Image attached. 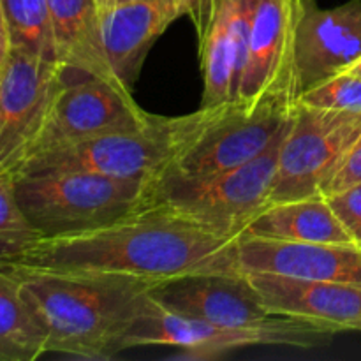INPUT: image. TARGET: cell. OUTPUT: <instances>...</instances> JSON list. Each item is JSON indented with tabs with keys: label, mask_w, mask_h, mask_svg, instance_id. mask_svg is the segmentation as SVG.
Instances as JSON below:
<instances>
[{
	"label": "cell",
	"mask_w": 361,
	"mask_h": 361,
	"mask_svg": "<svg viewBox=\"0 0 361 361\" xmlns=\"http://www.w3.org/2000/svg\"><path fill=\"white\" fill-rule=\"evenodd\" d=\"M150 295L175 312L219 326L254 328L275 317L243 271L183 275L152 286Z\"/></svg>",
	"instance_id": "cell-12"
},
{
	"label": "cell",
	"mask_w": 361,
	"mask_h": 361,
	"mask_svg": "<svg viewBox=\"0 0 361 361\" xmlns=\"http://www.w3.org/2000/svg\"><path fill=\"white\" fill-rule=\"evenodd\" d=\"M39 236L18 203L14 175L0 173V264L20 256Z\"/></svg>",
	"instance_id": "cell-22"
},
{
	"label": "cell",
	"mask_w": 361,
	"mask_h": 361,
	"mask_svg": "<svg viewBox=\"0 0 361 361\" xmlns=\"http://www.w3.org/2000/svg\"><path fill=\"white\" fill-rule=\"evenodd\" d=\"M69 76L60 62L11 49L0 73V173L18 171Z\"/></svg>",
	"instance_id": "cell-11"
},
{
	"label": "cell",
	"mask_w": 361,
	"mask_h": 361,
	"mask_svg": "<svg viewBox=\"0 0 361 361\" xmlns=\"http://www.w3.org/2000/svg\"><path fill=\"white\" fill-rule=\"evenodd\" d=\"M171 157L166 116L154 115L137 130L102 134L66 147L39 152L18 168V173H92L120 180L152 182Z\"/></svg>",
	"instance_id": "cell-9"
},
{
	"label": "cell",
	"mask_w": 361,
	"mask_h": 361,
	"mask_svg": "<svg viewBox=\"0 0 361 361\" xmlns=\"http://www.w3.org/2000/svg\"><path fill=\"white\" fill-rule=\"evenodd\" d=\"M11 274V271H7ZM46 338V353L108 361L155 282L109 274H11Z\"/></svg>",
	"instance_id": "cell-2"
},
{
	"label": "cell",
	"mask_w": 361,
	"mask_h": 361,
	"mask_svg": "<svg viewBox=\"0 0 361 361\" xmlns=\"http://www.w3.org/2000/svg\"><path fill=\"white\" fill-rule=\"evenodd\" d=\"M120 2H129V0H111V4H120ZM168 2H175L178 6H182L185 9V13L189 14V6H187V0H168Z\"/></svg>",
	"instance_id": "cell-28"
},
{
	"label": "cell",
	"mask_w": 361,
	"mask_h": 361,
	"mask_svg": "<svg viewBox=\"0 0 361 361\" xmlns=\"http://www.w3.org/2000/svg\"><path fill=\"white\" fill-rule=\"evenodd\" d=\"M361 182V134L358 140L355 141V145L351 147V150L345 154L344 161L341 162V166L337 168L335 175L331 176V180L328 182L324 194L337 192V190L345 189V187H351L355 183Z\"/></svg>",
	"instance_id": "cell-25"
},
{
	"label": "cell",
	"mask_w": 361,
	"mask_h": 361,
	"mask_svg": "<svg viewBox=\"0 0 361 361\" xmlns=\"http://www.w3.org/2000/svg\"><path fill=\"white\" fill-rule=\"evenodd\" d=\"M291 115L293 109L282 106L249 108L242 101H224L166 116L171 157L164 171L207 178L238 168L263 154Z\"/></svg>",
	"instance_id": "cell-3"
},
{
	"label": "cell",
	"mask_w": 361,
	"mask_h": 361,
	"mask_svg": "<svg viewBox=\"0 0 361 361\" xmlns=\"http://www.w3.org/2000/svg\"><path fill=\"white\" fill-rule=\"evenodd\" d=\"M46 355V338L14 275L0 270V361H34Z\"/></svg>",
	"instance_id": "cell-20"
},
{
	"label": "cell",
	"mask_w": 361,
	"mask_h": 361,
	"mask_svg": "<svg viewBox=\"0 0 361 361\" xmlns=\"http://www.w3.org/2000/svg\"><path fill=\"white\" fill-rule=\"evenodd\" d=\"M243 274H270L361 286V247L356 243H309L240 236Z\"/></svg>",
	"instance_id": "cell-13"
},
{
	"label": "cell",
	"mask_w": 361,
	"mask_h": 361,
	"mask_svg": "<svg viewBox=\"0 0 361 361\" xmlns=\"http://www.w3.org/2000/svg\"><path fill=\"white\" fill-rule=\"evenodd\" d=\"M11 46L39 59L59 62L48 0H0Z\"/></svg>",
	"instance_id": "cell-21"
},
{
	"label": "cell",
	"mask_w": 361,
	"mask_h": 361,
	"mask_svg": "<svg viewBox=\"0 0 361 361\" xmlns=\"http://www.w3.org/2000/svg\"><path fill=\"white\" fill-rule=\"evenodd\" d=\"M242 236L309 243H355L326 196L270 203L247 224Z\"/></svg>",
	"instance_id": "cell-19"
},
{
	"label": "cell",
	"mask_w": 361,
	"mask_h": 361,
	"mask_svg": "<svg viewBox=\"0 0 361 361\" xmlns=\"http://www.w3.org/2000/svg\"><path fill=\"white\" fill-rule=\"evenodd\" d=\"M305 9V0H256L236 101L296 108L302 95L296 41Z\"/></svg>",
	"instance_id": "cell-8"
},
{
	"label": "cell",
	"mask_w": 361,
	"mask_h": 361,
	"mask_svg": "<svg viewBox=\"0 0 361 361\" xmlns=\"http://www.w3.org/2000/svg\"><path fill=\"white\" fill-rule=\"evenodd\" d=\"M48 9L56 59L67 73L118 83L106 60L97 0H48Z\"/></svg>",
	"instance_id": "cell-18"
},
{
	"label": "cell",
	"mask_w": 361,
	"mask_h": 361,
	"mask_svg": "<svg viewBox=\"0 0 361 361\" xmlns=\"http://www.w3.org/2000/svg\"><path fill=\"white\" fill-rule=\"evenodd\" d=\"M298 104L342 113H361V78L338 73L302 92Z\"/></svg>",
	"instance_id": "cell-23"
},
{
	"label": "cell",
	"mask_w": 361,
	"mask_h": 361,
	"mask_svg": "<svg viewBox=\"0 0 361 361\" xmlns=\"http://www.w3.org/2000/svg\"><path fill=\"white\" fill-rule=\"evenodd\" d=\"M361 134V113L296 104L281 147L270 203L324 194Z\"/></svg>",
	"instance_id": "cell-7"
},
{
	"label": "cell",
	"mask_w": 361,
	"mask_h": 361,
	"mask_svg": "<svg viewBox=\"0 0 361 361\" xmlns=\"http://www.w3.org/2000/svg\"><path fill=\"white\" fill-rule=\"evenodd\" d=\"M360 56L361 0H349L334 9L307 6L296 41L302 92L344 73Z\"/></svg>",
	"instance_id": "cell-15"
},
{
	"label": "cell",
	"mask_w": 361,
	"mask_h": 361,
	"mask_svg": "<svg viewBox=\"0 0 361 361\" xmlns=\"http://www.w3.org/2000/svg\"><path fill=\"white\" fill-rule=\"evenodd\" d=\"M99 6H101V9H104V7L111 6V0H97Z\"/></svg>",
	"instance_id": "cell-29"
},
{
	"label": "cell",
	"mask_w": 361,
	"mask_h": 361,
	"mask_svg": "<svg viewBox=\"0 0 361 361\" xmlns=\"http://www.w3.org/2000/svg\"><path fill=\"white\" fill-rule=\"evenodd\" d=\"M212 4H214V0H187V6H189V14H187V16H189L190 21L194 23L197 37H200L204 32V28H207L208 20H210Z\"/></svg>",
	"instance_id": "cell-26"
},
{
	"label": "cell",
	"mask_w": 361,
	"mask_h": 361,
	"mask_svg": "<svg viewBox=\"0 0 361 361\" xmlns=\"http://www.w3.org/2000/svg\"><path fill=\"white\" fill-rule=\"evenodd\" d=\"M152 116L118 83L94 76H80V80L73 76L56 92L25 161L39 152L102 134L143 129L152 122Z\"/></svg>",
	"instance_id": "cell-10"
},
{
	"label": "cell",
	"mask_w": 361,
	"mask_h": 361,
	"mask_svg": "<svg viewBox=\"0 0 361 361\" xmlns=\"http://www.w3.org/2000/svg\"><path fill=\"white\" fill-rule=\"evenodd\" d=\"M289 122L291 118L263 154L235 169L207 178H185L162 171L150 182L147 203L168 208L221 236L240 238L270 200Z\"/></svg>",
	"instance_id": "cell-4"
},
{
	"label": "cell",
	"mask_w": 361,
	"mask_h": 361,
	"mask_svg": "<svg viewBox=\"0 0 361 361\" xmlns=\"http://www.w3.org/2000/svg\"><path fill=\"white\" fill-rule=\"evenodd\" d=\"M11 49H13V46H11L9 28H7V21H6V16H4L2 2H0V73H2L7 59H9Z\"/></svg>",
	"instance_id": "cell-27"
},
{
	"label": "cell",
	"mask_w": 361,
	"mask_h": 361,
	"mask_svg": "<svg viewBox=\"0 0 361 361\" xmlns=\"http://www.w3.org/2000/svg\"><path fill=\"white\" fill-rule=\"evenodd\" d=\"M324 196L353 242L361 247V182Z\"/></svg>",
	"instance_id": "cell-24"
},
{
	"label": "cell",
	"mask_w": 361,
	"mask_h": 361,
	"mask_svg": "<svg viewBox=\"0 0 361 361\" xmlns=\"http://www.w3.org/2000/svg\"><path fill=\"white\" fill-rule=\"evenodd\" d=\"M334 335L330 328L286 316H275L270 323L254 328L219 326L175 312L148 291L126 335V349L166 345L180 349V358L214 360L250 345L310 349Z\"/></svg>",
	"instance_id": "cell-6"
},
{
	"label": "cell",
	"mask_w": 361,
	"mask_h": 361,
	"mask_svg": "<svg viewBox=\"0 0 361 361\" xmlns=\"http://www.w3.org/2000/svg\"><path fill=\"white\" fill-rule=\"evenodd\" d=\"M274 316L296 317L341 331H361V286L270 274H245Z\"/></svg>",
	"instance_id": "cell-14"
},
{
	"label": "cell",
	"mask_w": 361,
	"mask_h": 361,
	"mask_svg": "<svg viewBox=\"0 0 361 361\" xmlns=\"http://www.w3.org/2000/svg\"><path fill=\"white\" fill-rule=\"evenodd\" d=\"M256 0H214L200 41L201 106L236 101L242 83Z\"/></svg>",
	"instance_id": "cell-16"
},
{
	"label": "cell",
	"mask_w": 361,
	"mask_h": 361,
	"mask_svg": "<svg viewBox=\"0 0 361 361\" xmlns=\"http://www.w3.org/2000/svg\"><path fill=\"white\" fill-rule=\"evenodd\" d=\"M16 197L41 236L87 231L147 204L150 182L92 173H18Z\"/></svg>",
	"instance_id": "cell-5"
},
{
	"label": "cell",
	"mask_w": 361,
	"mask_h": 361,
	"mask_svg": "<svg viewBox=\"0 0 361 361\" xmlns=\"http://www.w3.org/2000/svg\"><path fill=\"white\" fill-rule=\"evenodd\" d=\"M238 240L147 203L99 228L39 236L0 270L126 275L159 284L190 274H238Z\"/></svg>",
	"instance_id": "cell-1"
},
{
	"label": "cell",
	"mask_w": 361,
	"mask_h": 361,
	"mask_svg": "<svg viewBox=\"0 0 361 361\" xmlns=\"http://www.w3.org/2000/svg\"><path fill=\"white\" fill-rule=\"evenodd\" d=\"M180 16L185 9L168 0H129L101 11L106 60L126 90L133 92L152 44Z\"/></svg>",
	"instance_id": "cell-17"
}]
</instances>
